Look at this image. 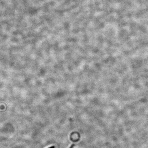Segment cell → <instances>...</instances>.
I'll use <instances>...</instances> for the list:
<instances>
[{
  "instance_id": "1",
  "label": "cell",
  "mask_w": 148,
  "mask_h": 148,
  "mask_svg": "<svg viewBox=\"0 0 148 148\" xmlns=\"http://www.w3.org/2000/svg\"><path fill=\"white\" fill-rule=\"evenodd\" d=\"M74 145H73H73H72L71 147H70V148H73V147H74Z\"/></svg>"
},
{
  "instance_id": "2",
  "label": "cell",
  "mask_w": 148,
  "mask_h": 148,
  "mask_svg": "<svg viewBox=\"0 0 148 148\" xmlns=\"http://www.w3.org/2000/svg\"><path fill=\"white\" fill-rule=\"evenodd\" d=\"M49 148H55V147L54 146H52V147H49Z\"/></svg>"
}]
</instances>
